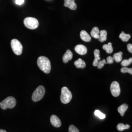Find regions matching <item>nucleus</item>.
Here are the masks:
<instances>
[{
    "label": "nucleus",
    "instance_id": "1",
    "mask_svg": "<svg viewBox=\"0 0 132 132\" xmlns=\"http://www.w3.org/2000/svg\"><path fill=\"white\" fill-rule=\"evenodd\" d=\"M37 63L39 69L44 73L48 74L51 72V63L48 58L43 56L39 57Z\"/></svg>",
    "mask_w": 132,
    "mask_h": 132
},
{
    "label": "nucleus",
    "instance_id": "2",
    "mask_svg": "<svg viewBox=\"0 0 132 132\" xmlns=\"http://www.w3.org/2000/svg\"><path fill=\"white\" fill-rule=\"evenodd\" d=\"M16 105V100L12 96H9L3 100L0 104L1 108L3 110L7 109H12L15 107Z\"/></svg>",
    "mask_w": 132,
    "mask_h": 132
},
{
    "label": "nucleus",
    "instance_id": "3",
    "mask_svg": "<svg viewBox=\"0 0 132 132\" xmlns=\"http://www.w3.org/2000/svg\"><path fill=\"white\" fill-rule=\"evenodd\" d=\"M72 95L71 91L66 87H63L61 89L60 99L63 104H68L71 101Z\"/></svg>",
    "mask_w": 132,
    "mask_h": 132
},
{
    "label": "nucleus",
    "instance_id": "4",
    "mask_svg": "<svg viewBox=\"0 0 132 132\" xmlns=\"http://www.w3.org/2000/svg\"><path fill=\"white\" fill-rule=\"evenodd\" d=\"M45 94V89L44 86H39L33 92L32 99L34 102H37L42 99Z\"/></svg>",
    "mask_w": 132,
    "mask_h": 132
},
{
    "label": "nucleus",
    "instance_id": "5",
    "mask_svg": "<svg viewBox=\"0 0 132 132\" xmlns=\"http://www.w3.org/2000/svg\"><path fill=\"white\" fill-rule=\"evenodd\" d=\"M11 47L14 53L17 55H20L23 52V46L17 39H13L11 41Z\"/></svg>",
    "mask_w": 132,
    "mask_h": 132
},
{
    "label": "nucleus",
    "instance_id": "6",
    "mask_svg": "<svg viewBox=\"0 0 132 132\" xmlns=\"http://www.w3.org/2000/svg\"><path fill=\"white\" fill-rule=\"evenodd\" d=\"M24 24L26 28L30 29H35L39 26L38 20L33 17H27L24 21Z\"/></svg>",
    "mask_w": 132,
    "mask_h": 132
},
{
    "label": "nucleus",
    "instance_id": "7",
    "mask_svg": "<svg viewBox=\"0 0 132 132\" xmlns=\"http://www.w3.org/2000/svg\"><path fill=\"white\" fill-rule=\"evenodd\" d=\"M110 90L112 95L114 97H118L121 92L120 86L117 81H113L110 86Z\"/></svg>",
    "mask_w": 132,
    "mask_h": 132
},
{
    "label": "nucleus",
    "instance_id": "8",
    "mask_svg": "<svg viewBox=\"0 0 132 132\" xmlns=\"http://www.w3.org/2000/svg\"><path fill=\"white\" fill-rule=\"evenodd\" d=\"M51 123L55 127H60L61 126V122L59 118L55 115H52L50 118Z\"/></svg>",
    "mask_w": 132,
    "mask_h": 132
},
{
    "label": "nucleus",
    "instance_id": "9",
    "mask_svg": "<svg viewBox=\"0 0 132 132\" xmlns=\"http://www.w3.org/2000/svg\"><path fill=\"white\" fill-rule=\"evenodd\" d=\"M76 52L80 55H85L87 53V48L85 46L82 45H78L75 48Z\"/></svg>",
    "mask_w": 132,
    "mask_h": 132
},
{
    "label": "nucleus",
    "instance_id": "10",
    "mask_svg": "<svg viewBox=\"0 0 132 132\" xmlns=\"http://www.w3.org/2000/svg\"><path fill=\"white\" fill-rule=\"evenodd\" d=\"M64 6L73 10L77 9V5L75 0H65Z\"/></svg>",
    "mask_w": 132,
    "mask_h": 132
},
{
    "label": "nucleus",
    "instance_id": "11",
    "mask_svg": "<svg viewBox=\"0 0 132 132\" xmlns=\"http://www.w3.org/2000/svg\"><path fill=\"white\" fill-rule=\"evenodd\" d=\"M73 54L70 50H68L63 56V62L64 63H67L69 61L72 59Z\"/></svg>",
    "mask_w": 132,
    "mask_h": 132
},
{
    "label": "nucleus",
    "instance_id": "12",
    "mask_svg": "<svg viewBox=\"0 0 132 132\" xmlns=\"http://www.w3.org/2000/svg\"><path fill=\"white\" fill-rule=\"evenodd\" d=\"M80 37L83 41L85 42H89L91 40V37L85 30H82L80 32Z\"/></svg>",
    "mask_w": 132,
    "mask_h": 132
},
{
    "label": "nucleus",
    "instance_id": "13",
    "mask_svg": "<svg viewBox=\"0 0 132 132\" xmlns=\"http://www.w3.org/2000/svg\"><path fill=\"white\" fill-rule=\"evenodd\" d=\"M94 59L93 62V66L97 67L99 61L100 60V51L96 49L94 51Z\"/></svg>",
    "mask_w": 132,
    "mask_h": 132
},
{
    "label": "nucleus",
    "instance_id": "14",
    "mask_svg": "<svg viewBox=\"0 0 132 132\" xmlns=\"http://www.w3.org/2000/svg\"><path fill=\"white\" fill-rule=\"evenodd\" d=\"M107 32L105 30H102L99 32V36L98 40L101 42H104L107 40Z\"/></svg>",
    "mask_w": 132,
    "mask_h": 132
},
{
    "label": "nucleus",
    "instance_id": "15",
    "mask_svg": "<svg viewBox=\"0 0 132 132\" xmlns=\"http://www.w3.org/2000/svg\"><path fill=\"white\" fill-rule=\"evenodd\" d=\"M74 64L76 67L78 69H84L86 67V63L81 58L78 59L75 62Z\"/></svg>",
    "mask_w": 132,
    "mask_h": 132
},
{
    "label": "nucleus",
    "instance_id": "16",
    "mask_svg": "<svg viewBox=\"0 0 132 132\" xmlns=\"http://www.w3.org/2000/svg\"><path fill=\"white\" fill-rule=\"evenodd\" d=\"M128 108V106L127 104H123L118 107V113L120 114V115L122 117H123L125 112L127 110Z\"/></svg>",
    "mask_w": 132,
    "mask_h": 132
},
{
    "label": "nucleus",
    "instance_id": "17",
    "mask_svg": "<svg viewBox=\"0 0 132 132\" xmlns=\"http://www.w3.org/2000/svg\"><path fill=\"white\" fill-rule=\"evenodd\" d=\"M102 48L107 53L109 54L112 53L113 52V48L112 47V43H109L108 44H105L103 46Z\"/></svg>",
    "mask_w": 132,
    "mask_h": 132
},
{
    "label": "nucleus",
    "instance_id": "18",
    "mask_svg": "<svg viewBox=\"0 0 132 132\" xmlns=\"http://www.w3.org/2000/svg\"><path fill=\"white\" fill-rule=\"evenodd\" d=\"M99 32L100 31H99V28L96 27H95L92 29L90 32L91 36L95 39H98L99 36Z\"/></svg>",
    "mask_w": 132,
    "mask_h": 132
},
{
    "label": "nucleus",
    "instance_id": "19",
    "mask_svg": "<svg viewBox=\"0 0 132 132\" xmlns=\"http://www.w3.org/2000/svg\"><path fill=\"white\" fill-rule=\"evenodd\" d=\"M119 37L123 42H127L131 38V35L129 34H126L124 32L122 31L120 34Z\"/></svg>",
    "mask_w": 132,
    "mask_h": 132
},
{
    "label": "nucleus",
    "instance_id": "20",
    "mask_svg": "<svg viewBox=\"0 0 132 132\" xmlns=\"http://www.w3.org/2000/svg\"><path fill=\"white\" fill-rule=\"evenodd\" d=\"M122 55L123 53L121 52L114 53L113 57V60L117 63L121 61L122 59Z\"/></svg>",
    "mask_w": 132,
    "mask_h": 132
},
{
    "label": "nucleus",
    "instance_id": "21",
    "mask_svg": "<svg viewBox=\"0 0 132 132\" xmlns=\"http://www.w3.org/2000/svg\"><path fill=\"white\" fill-rule=\"evenodd\" d=\"M130 127V126L129 124H126V125H124L123 123H119L118 125H117V128L118 129V130L121 132L123 131V130H125V129H128Z\"/></svg>",
    "mask_w": 132,
    "mask_h": 132
},
{
    "label": "nucleus",
    "instance_id": "22",
    "mask_svg": "<svg viewBox=\"0 0 132 132\" xmlns=\"http://www.w3.org/2000/svg\"><path fill=\"white\" fill-rule=\"evenodd\" d=\"M94 114L101 119H103L106 118V115L101 112L98 110H96L94 111Z\"/></svg>",
    "mask_w": 132,
    "mask_h": 132
},
{
    "label": "nucleus",
    "instance_id": "23",
    "mask_svg": "<svg viewBox=\"0 0 132 132\" xmlns=\"http://www.w3.org/2000/svg\"><path fill=\"white\" fill-rule=\"evenodd\" d=\"M132 62V58L131 57L129 59H125L121 61V65L123 67H127L129 66Z\"/></svg>",
    "mask_w": 132,
    "mask_h": 132
},
{
    "label": "nucleus",
    "instance_id": "24",
    "mask_svg": "<svg viewBox=\"0 0 132 132\" xmlns=\"http://www.w3.org/2000/svg\"><path fill=\"white\" fill-rule=\"evenodd\" d=\"M120 71L122 73H129L130 75H132V68H128L126 67H123L122 69H121Z\"/></svg>",
    "mask_w": 132,
    "mask_h": 132
},
{
    "label": "nucleus",
    "instance_id": "25",
    "mask_svg": "<svg viewBox=\"0 0 132 132\" xmlns=\"http://www.w3.org/2000/svg\"><path fill=\"white\" fill-rule=\"evenodd\" d=\"M106 64V60L105 59H103L102 60H101V61H99V62H98V64H97V68L98 69H102L103 67H104V65L105 64Z\"/></svg>",
    "mask_w": 132,
    "mask_h": 132
},
{
    "label": "nucleus",
    "instance_id": "26",
    "mask_svg": "<svg viewBox=\"0 0 132 132\" xmlns=\"http://www.w3.org/2000/svg\"><path fill=\"white\" fill-rule=\"evenodd\" d=\"M69 132H79V131L75 126L71 125L69 128Z\"/></svg>",
    "mask_w": 132,
    "mask_h": 132
},
{
    "label": "nucleus",
    "instance_id": "27",
    "mask_svg": "<svg viewBox=\"0 0 132 132\" xmlns=\"http://www.w3.org/2000/svg\"><path fill=\"white\" fill-rule=\"evenodd\" d=\"M114 62V60H113V57L112 56L108 57L107 58V61H106V64H113Z\"/></svg>",
    "mask_w": 132,
    "mask_h": 132
},
{
    "label": "nucleus",
    "instance_id": "28",
    "mask_svg": "<svg viewBox=\"0 0 132 132\" xmlns=\"http://www.w3.org/2000/svg\"><path fill=\"white\" fill-rule=\"evenodd\" d=\"M24 0H15V3L18 5H22L23 4Z\"/></svg>",
    "mask_w": 132,
    "mask_h": 132
},
{
    "label": "nucleus",
    "instance_id": "29",
    "mask_svg": "<svg viewBox=\"0 0 132 132\" xmlns=\"http://www.w3.org/2000/svg\"><path fill=\"white\" fill-rule=\"evenodd\" d=\"M128 51L132 53V45L131 44H129L127 45Z\"/></svg>",
    "mask_w": 132,
    "mask_h": 132
},
{
    "label": "nucleus",
    "instance_id": "30",
    "mask_svg": "<svg viewBox=\"0 0 132 132\" xmlns=\"http://www.w3.org/2000/svg\"><path fill=\"white\" fill-rule=\"evenodd\" d=\"M0 132H6V131L4 129H0Z\"/></svg>",
    "mask_w": 132,
    "mask_h": 132
},
{
    "label": "nucleus",
    "instance_id": "31",
    "mask_svg": "<svg viewBox=\"0 0 132 132\" xmlns=\"http://www.w3.org/2000/svg\"><path fill=\"white\" fill-rule=\"evenodd\" d=\"M0 104H1V102H0Z\"/></svg>",
    "mask_w": 132,
    "mask_h": 132
}]
</instances>
